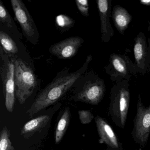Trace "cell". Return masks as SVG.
I'll return each instance as SVG.
<instances>
[{"mask_svg": "<svg viewBox=\"0 0 150 150\" xmlns=\"http://www.w3.org/2000/svg\"><path fill=\"white\" fill-rule=\"evenodd\" d=\"M92 60L91 55L87 57L83 65L76 71L61 74L47 85L37 96L26 113L30 117L51 105H53L81 78Z\"/></svg>", "mask_w": 150, "mask_h": 150, "instance_id": "1", "label": "cell"}, {"mask_svg": "<svg viewBox=\"0 0 150 150\" xmlns=\"http://www.w3.org/2000/svg\"><path fill=\"white\" fill-rule=\"evenodd\" d=\"M129 81L115 83L110 94L109 115L116 125L124 129L129 108L130 93Z\"/></svg>", "mask_w": 150, "mask_h": 150, "instance_id": "2", "label": "cell"}, {"mask_svg": "<svg viewBox=\"0 0 150 150\" xmlns=\"http://www.w3.org/2000/svg\"><path fill=\"white\" fill-rule=\"evenodd\" d=\"M11 55L15 65L16 97L22 105L34 93L37 80L33 70L27 63Z\"/></svg>", "mask_w": 150, "mask_h": 150, "instance_id": "3", "label": "cell"}, {"mask_svg": "<svg viewBox=\"0 0 150 150\" xmlns=\"http://www.w3.org/2000/svg\"><path fill=\"white\" fill-rule=\"evenodd\" d=\"M0 73L5 105L7 111L13 113L16 97L14 63L12 55L5 51L1 46L0 48Z\"/></svg>", "mask_w": 150, "mask_h": 150, "instance_id": "4", "label": "cell"}, {"mask_svg": "<svg viewBox=\"0 0 150 150\" xmlns=\"http://www.w3.org/2000/svg\"><path fill=\"white\" fill-rule=\"evenodd\" d=\"M84 81L83 86L74 96V100L91 105H97L105 95V81L93 71L87 74Z\"/></svg>", "mask_w": 150, "mask_h": 150, "instance_id": "5", "label": "cell"}, {"mask_svg": "<svg viewBox=\"0 0 150 150\" xmlns=\"http://www.w3.org/2000/svg\"><path fill=\"white\" fill-rule=\"evenodd\" d=\"M104 69L110 80L116 83L123 80L129 81L132 76L137 77L134 63L125 53L110 54L108 63Z\"/></svg>", "mask_w": 150, "mask_h": 150, "instance_id": "6", "label": "cell"}, {"mask_svg": "<svg viewBox=\"0 0 150 150\" xmlns=\"http://www.w3.org/2000/svg\"><path fill=\"white\" fill-rule=\"evenodd\" d=\"M133 122L132 138L136 143L144 147L147 144L150 134V105L146 107L144 105L140 94L138 96L137 113Z\"/></svg>", "mask_w": 150, "mask_h": 150, "instance_id": "7", "label": "cell"}, {"mask_svg": "<svg viewBox=\"0 0 150 150\" xmlns=\"http://www.w3.org/2000/svg\"><path fill=\"white\" fill-rule=\"evenodd\" d=\"M11 3L16 18L21 28L23 35L31 43L36 44L38 42L39 33L25 4L21 0H11Z\"/></svg>", "mask_w": 150, "mask_h": 150, "instance_id": "8", "label": "cell"}, {"mask_svg": "<svg viewBox=\"0 0 150 150\" xmlns=\"http://www.w3.org/2000/svg\"><path fill=\"white\" fill-rule=\"evenodd\" d=\"M133 53L136 72L144 75L147 72L150 63V38L146 42V37L142 32L134 39Z\"/></svg>", "mask_w": 150, "mask_h": 150, "instance_id": "9", "label": "cell"}, {"mask_svg": "<svg viewBox=\"0 0 150 150\" xmlns=\"http://www.w3.org/2000/svg\"><path fill=\"white\" fill-rule=\"evenodd\" d=\"M83 42V38L72 37L52 45L50 48V52L59 59H69L76 55Z\"/></svg>", "mask_w": 150, "mask_h": 150, "instance_id": "10", "label": "cell"}, {"mask_svg": "<svg viewBox=\"0 0 150 150\" xmlns=\"http://www.w3.org/2000/svg\"><path fill=\"white\" fill-rule=\"evenodd\" d=\"M112 0H97V7L100 21L101 38L103 42L108 43L114 35L110 23Z\"/></svg>", "mask_w": 150, "mask_h": 150, "instance_id": "11", "label": "cell"}, {"mask_svg": "<svg viewBox=\"0 0 150 150\" xmlns=\"http://www.w3.org/2000/svg\"><path fill=\"white\" fill-rule=\"evenodd\" d=\"M95 120L100 138L99 143L106 144L112 149H119L120 144L112 127L99 116L96 117Z\"/></svg>", "mask_w": 150, "mask_h": 150, "instance_id": "12", "label": "cell"}, {"mask_svg": "<svg viewBox=\"0 0 150 150\" xmlns=\"http://www.w3.org/2000/svg\"><path fill=\"white\" fill-rule=\"evenodd\" d=\"M111 16L117 30L121 35H124L132 21V16L125 8L120 5H116L113 7Z\"/></svg>", "mask_w": 150, "mask_h": 150, "instance_id": "13", "label": "cell"}, {"mask_svg": "<svg viewBox=\"0 0 150 150\" xmlns=\"http://www.w3.org/2000/svg\"><path fill=\"white\" fill-rule=\"evenodd\" d=\"M50 120V116L45 115L28 121L22 128L21 136L25 138H29L37 132L41 131L47 125Z\"/></svg>", "mask_w": 150, "mask_h": 150, "instance_id": "14", "label": "cell"}, {"mask_svg": "<svg viewBox=\"0 0 150 150\" xmlns=\"http://www.w3.org/2000/svg\"><path fill=\"white\" fill-rule=\"evenodd\" d=\"M70 109L66 108L58 122L55 132V143L59 144L62 140L70 122Z\"/></svg>", "mask_w": 150, "mask_h": 150, "instance_id": "15", "label": "cell"}, {"mask_svg": "<svg viewBox=\"0 0 150 150\" xmlns=\"http://www.w3.org/2000/svg\"><path fill=\"white\" fill-rule=\"evenodd\" d=\"M0 41L1 47L8 54L13 55L19 51L15 42L12 38L4 31H0Z\"/></svg>", "mask_w": 150, "mask_h": 150, "instance_id": "16", "label": "cell"}, {"mask_svg": "<svg viewBox=\"0 0 150 150\" xmlns=\"http://www.w3.org/2000/svg\"><path fill=\"white\" fill-rule=\"evenodd\" d=\"M10 136L7 127H3L0 134V150H15L10 140Z\"/></svg>", "mask_w": 150, "mask_h": 150, "instance_id": "17", "label": "cell"}, {"mask_svg": "<svg viewBox=\"0 0 150 150\" xmlns=\"http://www.w3.org/2000/svg\"><path fill=\"white\" fill-rule=\"evenodd\" d=\"M56 23L57 26L62 30H67L74 25V20L65 15H59L56 17Z\"/></svg>", "mask_w": 150, "mask_h": 150, "instance_id": "18", "label": "cell"}, {"mask_svg": "<svg viewBox=\"0 0 150 150\" xmlns=\"http://www.w3.org/2000/svg\"><path fill=\"white\" fill-rule=\"evenodd\" d=\"M0 21L8 28H13L11 16L1 1H0Z\"/></svg>", "mask_w": 150, "mask_h": 150, "instance_id": "19", "label": "cell"}, {"mask_svg": "<svg viewBox=\"0 0 150 150\" xmlns=\"http://www.w3.org/2000/svg\"><path fill=\"white\" fill-rule=\"evenodd\" d=\"M81 123L83 125L88 124L94 118L93 115L89 110H80L78 111Z\"/></svg>", "mask_w": 150, "mask_h": 150, "instance_id": "20", "label": "cell"}, {"mask_svg": "<svg viewBox=\"0 0 150 150\" xmlns=\"http://www.w3.org/2000/svg\"><path fill=\"white\" fill-rule=\"evenodd\" d=\"M78 10L83 16H89V5L88 0H76L75 1Z\"/></svg>", "mask_w": 150, "mask_h": 150, "instance_id": "21", "label": "cell"}, {"mask_svg": "<svg viewBox=\"0 0 150 150\" xmlns=\"http://www.w3.org/2000/svg\"><path fill=\"white\" fill-rule=\"evenodd\" d=\"M140 4L146 6H150V0H140Z\"/></svg>", "mask_w": 150, "mask_h": 150, "instance_id": "22", "label": "cell"}, {"mask_svg": "<svg viewBox=\"0 0 150 150\" xmlns=\"http://www.w3.org/2000/svg\"><path fill=\"white\" fill-rule=\"evenodd\" d=\"M148 29H147V30H148V32H149V33H150V21H148ZM147 72L148 73H150V64H149V68H148V71H147Z\"/></svg>", "mask_w": 150, "mask_h": 150, "instance_id": "23", "label": "cell"}]
</instances>
